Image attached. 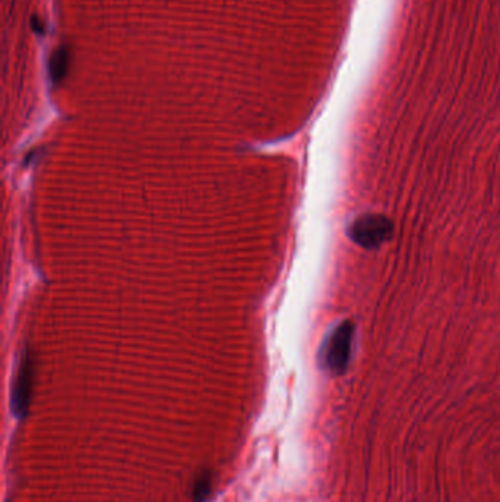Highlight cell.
I'll return each mask as SVG.
<instances>
[{"instance_id": "6da1fadb", "label": "cell", "mask_w": 500, "mask_h": 502, "mask_svg": "<svg viewBox=\"0 0 500 502\" xmlns=\"http://www.w3.org/2000/svg\"><path fill=\"white\" fill-rule=\"evenodd\" d=\"M32 379H34L32 360L28 353H24L20 358L18 368L15 370L12 389H11V410L18 420L25 419V415L28 413L31 394H32Z\"/></svg>"}, {"instance_id": "7a4b0ae2", "label": "cell", "mask_w": 500, "mask_h": 502, "mask_svg": "<svg viewBox=\"0 0 500 502\" xmlns=\"http://www.w3.org/2000/svg\"><path fill=\"white\" fill-rule=\"evenodd\" d=\"M350 342H351V327L350 325H342L327 339L324 345V363L326 368L333 373H342L347 369L350 357Z\"/></svg>"}, {"instance_id": "3957f363", "label": "cell", "mask_w": 500, "mask_h": 502, "mask_svg": "<svg viewBox=\"0 0 500 502\" xmlns=\"http://www.w3.org/2000/svg\"><path fill=\"white\" fill-rule=\"evenodd\" d=\"M49 68H50V77L55 82H58V81H60L63 78V75L66 74V69H68V51H66V49H59L56 54L51 56Z\"/></svg>"}, {"instance_id": "277c9868", "label": "cell", "mask_w": 500, "mask_h": 502, "mask_svg": "<svg viewBox=\"0 0 500 502\" xmlns=\"http://www.w3.org/2000/svg\"><path fill=\"white\" fill-rule=\"evenodd\" d=\"M209 494H210V482H209V479H201L197 483V488H195V499H197V502H203L205 499V496Z\"/></svg>"}]
</instances>
